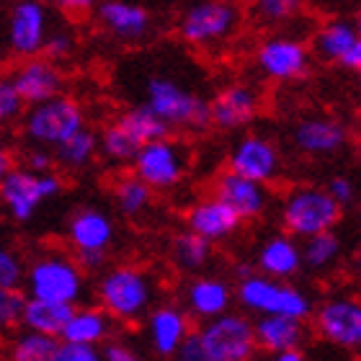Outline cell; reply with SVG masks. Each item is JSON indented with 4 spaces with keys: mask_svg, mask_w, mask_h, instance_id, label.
<instances>
[{
    "mask_svg": "<svg viewBox=\"0 0 361 361\" xmlns=\"http://www.w3.org/2000/svg\"><path fill=\"white\" fill-rule=\"evenodd\" d=\"M343 256V243L333 230L317 233L307 240H302V258H305V271L312 276H323L341 264Z\"/></svg>",
    "mask_w": 361,
    "mask_h": 361,
    "instance_id": "30",
    "label": "cell"
},
{
    "mask_svg": "<svg viewBox=\"0 0 361 361\" xmlns=\"http://www.w3.org/2000/svg\"><path fill=\"white\" fill-rule=\"evenodd\" d=\"M191 320L183 305H158L145 320V343L158 359H173L191 336Z\"/></svg>",
    "mask_w": 361,
    "mask_h": 361,
    "instance_id": "15",
    "label": "cell"
},
{
    "mask_svg": "<svg viewBox=\"0 0 361 361\" xmlns=\"http://www.w3.org/2000/svg\"><path fill=\"white\" fill-rule=\"evenodd\" d=\"M310 47L297 37L274 34L264 39L256 49V68L258 73L274 83H292L307 75L310 70Z\"/></svg>",
    "mask_w": 361,
    "mask_h": 361,
    "instance_id": "13",
    "label": "cell"
},
{
    "mask_svg": "<svg viewBox=\"0 0 361 361\" xmlns=\"http://www.w3.org/2000/svg\"><path fill=\"white\" fill-rule=\"evenodd\" d=\"M101 29L116 42L135 44L150 34V13L132 0H101L96 8Z\"/></svg>",
    "mask_w": 361,
    "mask_h": 361,
    "instance_id": "22",
    "label": "cell"
},
{
    "mask_svg": "<svg viewBox=\"0 0 361 361\" xmlns=\"http://www.w3.org/2000/svg\"><path fill=\"white\" fill-rule=\"evenodd\" d=\"M354 23H356V29H359V37H361V8L356 11V16H354Z\"/></svg>",
    "mask_w": 361,
    "mask_h": 361,
    "instance_id": "53",
    "label": "cell"
},
{
    "mask_svg": "<svg viewBox=\"0 0 361 361\" xmlns=\"http://www.w3.org/2000/svg\"><path fill=\"white\" fill-rule=\"evenodd\" d=\"M0 168H3V173H6V171H11V168H13V160L8 158L6 152H3V158H0Z\"/></svg>",
    "mask_w": 361,
    "mask_h": 361,
    "instance_id": "52",
    "label": "cell"
},
{
    "mask_svg": "<svg viewBox=\"0 0 361 361\" xmlns=\"http://www.w3.org/2000/svg\"><path fill=\"white\" fill-rule=\"evenodd\" d=\"M116 121H119L121 127L127 129L140 145H147V142H152V140H160V137L171 135V127H168L166 121L160 119L147 104L132 106L127 111H121L119 116H116Z\"/></svg>",
    "mask_w": 361,
    "mask_h": 361,
    "instance_id": "35",
    "label": "cell"
},
{
    "mask_svg": "<svg viewBox=\"0 0 361 361\" xmlns=\"http://www.w3.org/2000/svg\"><path fill=\"white\" fill-rule=\"evenodd\" d=\"M62 191V178L54 171L47 173H37L29 168H11L0 178V202L3 209L13 222L23 225L34 219V214L39 212V207Z\"/></svg>",
    "mask_w": 361,
    "mask_h": 361,
    "instance_id": "8",
    "label": "cell"
},
{
    "mask_svg": "<svg viewBox=\"0 0 361 361\" xmlns=\"http://www.w3.org/2000/svg\"><path fill=\"white\" fill-rule=\"evenodd\" d=\"M354 274H356V279L361 281V243H359V248H356V253H354Z\"/></svg>",
    "mask_w": 361,
    "mask_h": 361,
    "instance_id": "51",
    "label": "cell"
},
{
    "mask_svg": "<svg viewBox=\"0 0 361 361\" xmlns=\"http://www.w3.org/2000/svg\"><path fill=\"white\" fill-rule=\"evenodd\" d=\"M212 194H217L219 199H225L243 219L264 217L271 202L269 183H261V180H256V178L235 173L230 168H225L222 173H217V178L212 183Z\"/></svg>",
    "mask_w": 361,
    "mask_h": 361,
    "instance_id": "19",
    "label": "cell"
},
{
    "mask_svg": "<svg viewBox=\"0 0 361 361\" xmlns=\"http://www.w3.org/2000/svg\"><path fill=\"white\" fill-rule=\"evenodd\" d=\"M188 230H194L196 235H202L212 243H222L230 240L245 219L238 214V212L225 202L219 199L217 194L202 196L196 199L191 207L186 209V217H183Z\"/></svg>",
    "mask_w": 361,
    "mask_h": 361,
    "instance_id": "17",
    "label": "cell"
},
{
    "mask_svg": "<svg viewBox=\"0 0 361 361\" xmlns=\"http://www.w3.org/2000/svg\"><path fill=\"white\" fill-rule=\"evenodd\" d=\"M54 163H57L54 150L52 147H42V145H31V147H26V152H23V158H21V166L29 168V171H37V173L52 171Z\"/></svg>",
    "mask_w": 361,
    "mask_h": 361,
    "instance_id": "42",
    "label": "cell"
},
{
    "mask_svg": "<svg viewBox=\"0 0 361 361\" xmlns=\"http://www.w3.org/2000/svg\"><path fill=\"white\" fill-rule=\"evenodd\" d=\"M188 166H191L188 147L168 135L142 145L132 163V171L147 180L155 191H171L186 178Z\"/></svg>",
    "mask_w": 361,
    "mask_h": 361,
    "instance_id": "11",
    "label": "cell"
},
{
    "mask_svg": "<svg viewBox=\"0 0 361 361\" xmlns=\"http://www.w3.org/2000/svg\"><path fill=\"white\" fill-rule=\"evenodd\" d=\"M235 297L250 315H289L310 320L315 312V300L302 286L289 284L286 279L266 276L261 271H250L235 281Z\"/></svg>",
    "mask_w": 361,
    "mask_h": 361,
    "instance_id": "3",
    "label": "cell"
},
{
    "mask_svg": "<svg viewBox=\"0 0 361 361\" xmlns=\"http://www.w3.org/2000/svg\"><path fill=\"white\" fill-rule=\"evenodd\" d=\"M114 238H116V227L111 217L98 207H83L73 212V217L68 219V243L75 253H83V250L109 253Z\"/></svg>",
    "mask_w": 361,
    "mask_h": 361,
    "instance_id": "24",
    "label": "cell"
},
{
    "mask_svg": "<svg viewBox=\"0 0 361 361\" xmlns=\"http://www.w3.org/2000/svg\"><path fill=\"white\" fill-rule=\"evenodd\" d=\"M70 315H73V305H60V302H47V300H37V297H29L21 328H29V331L60 338Z\"/></svg>",
    "mask_w": 361,
    "mask_h": 361,
    "instance_id": "31",
    "label": "cell"
},
{
    "mask_svg": "<svg viewBox=\"0 0 361 361\" xmlns=\"http://www.w3.org/2000/svg\"><path fill=\"white\" fill-rule=\"evenodd\" d=\"M171 361H214V359H212V354L204 348L202 338H199V333L194 331L186 338V343L178 348V354H176Z\"/></svg>",
    "mask_w": 361,
    "mask_h": 361,
    "instance_id": "44",
    "label": "cell"
},
{
    "mask_svg": "<svg viewBox=\"0 0 361 361\" xmlns=\"http://www.w3.org/2000/svg\"><path fill=\"white\" fill-rule=\"evenodd\" d=\"M98 145H101V158L111 166H132L142 147L116 119L98 132Z\"/></svg>",
    "mask_w": 361,
    "mask_h": 361,
    "instance_id": "34",
    "label": "cell"
},
{
    "mask_svg": "<svg viewBox=\"0 0 361 361\" xmlns=\"http://www.w3.org/2000/svg\"><path fill=\"white\" fill-rule=\"evenodd\" d=\"M227 168L261 183H271L281 173V152L266 135H243L227 152Z\"/></svg>",
    "mask_w": 361,
    "mask_h": 361,
    "instance_id": "14",
    "label": "cell"
},
{
    "mask_svg": "<svg viewBox=\"0 0 361 361\" xmlns=\"http://www.w3.org/2000/svg\"><path fill=\"white\" fill-rule=\"evenodd\" d=\"M49 11L44 0H13L6 18L8 52L23 60L44 52L49 37Z\"/></svg>",
    "mask_w": 361,
    "mask_h": 361,
    "instance_id": "12",
    "label": "cell"
},
{
    "mask_svg": "<svg viewBox=\"0 0 361 361\" xmlns=\"http://www.w3.org/2000/svg\"><path fill=\"white\" fill-rule=\"evenodd\" d=\"M101 155V145H98V135L93 129L83 127L80 132L65 140L60 147H54V158L57 166L65 171H83L93 160Z\"/></svg>",
    "mask_w": 361,
    "mask_h": 361,
    "instance_id": "32",
    "label": "cell"
},
{
    "mask_svg": "<svg viewBox=\"0 0 361 361\" xmlns=\"http://www.w3.org/2000/svg\"><path fill=\"white\" fill-rule=\"evenodd\" d=\"M23 289L29 297L60 305H80L88 294L85 269L65 250H42L29 261Z\"/></svg>",
    "mask_w": 361,
    "mask_h": 361,
    "instance_id": "2",
    "label": "cell"
},
{
    "mask_svg": "<svg viewBox=\"0 0 361 361\" xmlns=\"http://www.w3.org/2000/svg\"><path fill=\"white\" fill-rule=\"evenodd\" d=\"M343 214V204L333 199L328 188L320 186H292L281 199V225L289 235H294L297 240H307L317 233H328L341 222Z\"/></svg>",
    "mask_w": 361,
    "mask_h": 361,
    "instance_id": "5",
    "label": "cell"
},
{
    "mask_svg": "<svg viewBox=\"0 0 361 361\" xmlns=\"http://www.w3.org/2000/svg\"><path fill=\"white\" fill-rule=\"evenodd\" d=\"M145 104L158 114L171 129L204 132L212 124V104L196 90L171 75H150L145 80Z\"/></svg>",
    "mask_w": 361,
    "mask_h": 361,
    "instance_id": "4",
    "label": "cell"
},
{
    "mask_svg": "<svg viewBox=\"0 0 361 361\" xmlns=\"http://www.w3.org/2000/svg\"><path fill=\"white\" fill-rule=\"evenodd\" d=\"M75 258L85 271H101L106 266L104 250H83V253H75Z\"/></svg>",
    "mask_w": 361,
    "mask_h": 361,
    "instance_id": "47",
    "label": "cell"
},
{
    "mask_svg": "<svg viewBox=\"0 0 361 361\" xmlns=\"http://www.w3.org/2000/svg\"><path fill=\"white\" fill-rule=\"evenodd\" d=\"M26 305H29L26 289H0V325L6 331L21 328Z\"/></svg>",
    "mask_w": 361,
    "mask_h": 361,
    "instance_id": "37",
    "label": "cell"
},
{
    "mask_svg": "<svg viewBox=\"0 0 361 361\" xmlns=\"http://www.w3.org/2000/svg\"><path fill=\"white\" fill-rule=\"evenodd\" d=\"M325 188H328V191L333 194V199H336L338 204H343V207H348V204L356 199V186L348 176H333Z\"/></svg>",
    "mask_w": 361,
    "mask_h": 361,
    "instance_id": "46",
    "label": "cell"
},
{
    "mask_svg": "<svg viewBox=\"0 0 361 361\" xmlns=\"http://www.w3.org/2000/svg\"><path fill=\"white\" fill-rule=\"evenodd\" d=\"M359 39H361L359 29H356L354 21H348V18H331V21H325L323 26L315 31L310 47H312V52L323 62L341 65Z\"/></svg>",
    "mask_w": 361,
    "mask_h": 361,
    "instance_id": "27",
    "label": "cell"
},
{
    "mask_svg": "<svg viewBox=\"0 0 361 361\" xmlns=\"http://www.w3.org/2000/svg\"><path fill=\"white\" fill-rule=\"evenodd\" d=\"M196 333L214 361H253L256 351H261L256 338V320H250L245 312L230 310L225 315L204 320Z\"/></svg>",
    "mask_w": 361,
    "mask_h": 361,
    "instance_id": "9",
    "label": "cell"
},
{
    "mask_svg": "<svg viewBox=\"0 0 361 361\" xmlns=\"http://www.w3.org/2000/svg\"><path fill=\"white\" fill-rule=\"evenodd\" d=\"M160 286L150 271L135 264L111 266L101 274L96 284L98 305L124 325L145 323L147 315L158 307Z\"/></svg>",
    "mask_w": 361,
    "mask_h": 361,
    "instance_id": "1",
    "label": "cell"
},
{
    "mask_svg": "<svg viewBox=\"0 0 361 361\" xmlns=\"http://www.w3.org/2000/svg\"><path fill=\"white\" fill-rule=\"evenodd\" d=\"M101 351H104L106 361H145L142 354H140L132 343H127V341H119V338H109Z\"/></svg>",
    "mask_w": 361,
    "mask_h": 361,
    "instance_id": "43",
    "label": "cell"
},
{
    "mask_svg": "<svg viewBox=\"0 0 361 361\" xmlns=\"http://www.w3.org/2000/svg\"><path fill=\"white\" fill-rule=\"evenodd\" d=\"M256 271L274 279H286L292 281L300 271H305V258H302V243H297L294 235L274 233L269 235L256 250Z\"/></svg>",
    "mask_w": 361,
    "mask_h": 361,
    "instance_id": "23",
    "label": "cell"
},
{
    "mask_svg": "<svg viewBox=\"0 0 361 361\" xmlns=\"http://www.w3.org/2000/svg\"><path fill=\"white\" fill-rule=\"evenodd\" d=\"M256 338L261 351H305L310 341V325L302 317L261 315L256 317Z\"/></svg>",
    "mask_w": 361,
    "mask_h": 361,
    "instance_id": "25",
    "label": "cell"
},
{
    "mask_svg": "<svg viewBox=\"0 0 361 361\" xmlns=\"http://www.w3.org/2000/svg\"><path fill=\"white\" fill-rule=\"evenodd\" d=\"M212 104V124L219 129H243L261 111V93L248 83H230L219 90Z\"/></svg>",
    "mask_w": 361,
    "mask_h": 361,
    "instance_id": "21",
    "label": "cell"
},
{
    "mask_svg": "<svg viewBox=\"0 0 361 361\" xmlns=\"http://www.w3.org/2000/svg\"><path fill=\"white\" fill-rule=\"evenodd\" d=\"M52 361H106L104 351H98V346H85V343H70V341H60L57 354Z\"/></svg>",
    "mask_w": 361,
    "mask_h": 361,
    "instance_id": "40",
    "label": "cell"
},
{
    "mask_svg": "<svg viewBox=\"0 0 361 361\" xmlns=\"http://www.w3.org/2000/svg\"><path fill=\"white\" fill-rule=\"evenodd\" d=\"M312 331L323 343L361 354V294L333 292L315 305Z\"/></svg>",
    "mask_w": 361,
    "mask_h": 361,
    "instance_id": "7",
    "label": "cell"
},
{
    "mask_svg": "<svg viewBox=\"0 0 361 361\" xmlns=\"http://www.w3.org/2000/svg\"><path fill=\"white\" fill-rule=\"evenodd\" d=\"M11 80L23 96L29 106L49 101V98L60 96L62 90V73L57 68V60L47 57V54H34V57H23L13 70H11Z\"/></svg>",
    "mask_w": 361,
    "mask_h": 361,
    "instance_id": "18",
    "label": "cell"
},
{
    "mask_svg": "<svg viewBox=\"0 0 361 361\" xmlns=\"http://www.w3.org/2000/svg\"><path fill=\"white\" fill-rule=\"evenodd\" d=\"M253 361H310V359L305 351H276V354L264 351V356H256Z\"/></svg>",
    "mask_w": 361,
    "mask_h": 361,
    "instance_id": "48",
    "label": "cell"
},
{
    "mask_svg": "<svg viewBox=\"0 0 361 361\" xmlns=\"http://www.w3.org/2000/svg\"><path fill=\"white\" fill-rule=\"evenodd\" d=\"M292 142L307 158H331L346 147L348 132L333 116H302L292 129Z\"/></svg>",
    "mask_w": 361,
    "mask_h": 361,
    "instance_id": "20",
    "label": "cell"
},
{
    "mask_svg": "<svg viewBox=\"0 0 361 361\" xmlns=\"http://www.w3.org/2000/svg\"><path fill=\"white\" fill-rule=\"evenodd\" d=\"M341 65H343L346 70H356V73H359L361 70V39L351 47V52L346 54V60L341 62Z\"/></svg>",
    "mask_w": 361,
    "mask_h": 361,
    "instance_id": "50",
    "label": "cell"
},
{
    "mask_svg": "<svg viewBox=\"0 0 361 361\" xmlns=\"http://www.w3.org/2000/svg\"><path fill=\"white\" fill-rule=\"evenodd\" d=\"M114 320L101 305H75L60 341L85 343V346H104L114 336Z\"/></svg>",
    "mask_w": 361,
    "mask_h": 361,
    "instance_id": "26",
    "label": "cell"
},
{
    "mask_svg": "<svg viewBox=\"0 0 361 361\" xmlns=\"http://www.w3.org/2000/svg\"><path fill=\"white\" fill-rule=\"evenodd\" d=\"M240 26V11L227 0H199L178 18V37L196 49H209L233 37Z\"/></svg>",
    "mask_w": 361,
    "mask_h": 361,
    "instance_id": "10",
    "label": "cell"
},
{
    "mask_svg": "<svg viewBox=\"0 0 361 361\" xmlns=\"http://www.w3.org/2000/svg\"><path fill=\"white\" fill-rule=\"evenodd\" d=\"M60 346V338L21 328L6 348V361H52Z\"/></svg>",
    "mask_w": 361,
    "mask_h": 361,
    "instance_id": "33",
    "label": "cell"
},
{
    "mask_svg": "<svg viewBox=\"0 0 361 361\" xmlns=\"http://www.w3.org/2000/svg\"><path fill=\"white\" fill-rule=\"evenodd\" d=\"M29 261L13 248L0 250V289H23Z\"/></svg>",
    "mask_w": 361,
    "mask_h": 361,
    "instance_id": "38",
    "label": "cell"
},
{
    "mask_svg": "<svg viewBox=\"0 0 361 361\" xmlns=\"http://www.w3.org/2000/svg\"><path fill=\"white\" fill-rule=\"evenodd\" d=\"M359 361H361V359H359Z\"/></svg>",
    "mask_w": 361,
    "mask_h": 361,
    "instance_id": "55",
    "label": "cell"
},
{
    "mask_svg": "<svg viewBox=\"0 0 361 361\" xmlns=\"http://www.w3.org/2000/svg\"><path fill=\"white\" fill-rule=\"evenodd\" d=\"M26 106L29 104L23 101V96L18 93L13 80H11V78H3V80H0V121L11 124V121L23 119Z\"/></svg>",
    "mask_w": 361,
    "mask_h": 361,
    "instance_id": "39",
    "label": "cell"
},
{
    "mask_svg": "<svg viewBox=\"0 0 361 361\" xmlns=\"http://www.w3.org/2000/svg\"><path fill=\"white\" fill-rule=\"evenodd\" d=\"M171 258L178 271L188 274V276H196L202 274L207 266L212 264L214 258V243L196 235L194 230H183L171 240Z\"/></svg>",
    "mask_w": 361,
    "mask_h": 361,
    "instance_id": "28",
    "label": "cell"
},
{
    "mask_svg": "<svg viewBox=\"0 0 361 361\" xmlns=\"http://www.w3.org/2000/svg\"><path fill=\"white\" fill-rule=\"evenodd\" d=\"M101 0H52V6L68 18H83V16L96 13Z\"/></svg>",
    "mask_w": 361,
    "mask_h": 361,
    "instance_id": "45",
    "label": "cell"
},
{
    "mask_svg": "<svg viewBox=\"0 0 361 361\" xmlns=\"http://www.w3.org/2000/svg\"><path fill=\"white\" fill-rule=\"evenodd\" d=\"M359 83H361V70H359Z\"/></svg>",
    "mask_w": 361,
    "mask_h": 361,
    "instance_id": "54",
    "label": "cell"
},
{
    "mask_svg": "<svg viewBox=\"0 0 361 361\" xmlns=\"http://www.w3.org/2000/svg\"><path fill=\"white\" fill-rule=\"evenodd\" d=\"M305 11V0H250L248 16L264 29H276L300 18Z\"/></svg>",
    "mask_w": 361,
    "mask_h": 361,
    "instance_id": "36",
    "label": "cell"
},
{
    "mask_svg": "<svg viewBox=\"0 0 361 361\" xmlns=\"http://www.w3.org/2000/svg\"><path fill=\"white\" fill-rule=\"evenodd\" d=\"M233 300H238L233 284L222 276H214V274H196L183 284V292H180L183 310L199 323L230 312Z\"/></svg>",
    "mask_w": 361,
    "mask_h": 361,
    "instance_id": "16",
    "label": "cell"
},
{
    "mask_svg": "<svg viewBox=\"0 0 361 361\" xmlns=\"http://www.w3.org/2000/svg\"><path fill=\"white\" fill-rule=\"evenodd\" d=\"M83 127L85 116L80 104L62 93L49 101L29 106L21 119V132L29 140V145H42V147H52V150Z\"/></svg>",
    "mask_w": 361,
    "mask_h": 361,
    "instance_id": "6",
    "label": "cell"
},
{
    "mask_svg": "<svg viewBox=\"0 0 361 361\" xmlns=\"http://www.w3.org/2000/svg\"><path fill=\"white\" fill-rule=\"evenodd\" d=\"M315 361H348V351L325 343V348H320V351L315 354Z\"/></svg>",
    "mask_w": 361,
    "mask_h": 361,
    "instance_id": "49",
    "label": "cell"
},
{
    "mask_svg": "<svg viewBox=\"0 0 361 361\" xmlns=\"http://www.w3.org/2000/svg\"><path fill=\"white\" fill-rule=\"evenodd\" d=\"M75 52V37L65 29H54L49 31V37H47V44H44V52L47 57H52V60H65L68 54Z\"/></svg>",
    "mask_w": 361,
    "mask_h": 361,
    "instance_id": "41",
    "label": "cell"
},
{
    "mask_svg": "<svg viewBox=\"0 0 361 361\" xmlns=\"http://www.w3.org/2000/svg\"><path fill=\"white\" fill-rule=\"evenodd\" d=\"M152 191H155V188H152L147 180L140 178L135 171L119 176V178L114 180V188H111L114 204H116V209H119L121 217H127V219L142 217L145 212L150 209Z\"/></svg>",
    "mask_w": 361,
    "mask_h": 361,
    "instance_id": "29",
    "label": "cell"
}]
</instances>
